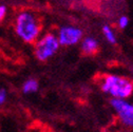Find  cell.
Listing matches in <instances>:
<instances>
[{
  "label": "cell",
  "mask_w": 133,
  "mask_h": 132,
  "mask_svg": "<svg viewBox=\"0 0 133 132\" xmlns=\"http://www.w3.org/2000/svg\"><path fill=\"white\" fill-rule=\"evenodd\" d=\"M5 97H6V94H5V91L3 89H0V105H2L5 101Z\"/></svg>",
  "instance_id": "obj_10"
},
{
  "label": "cell",
  "mask_w": 133,
  "mask_h": 132,
  "mask_svg": "<svg viewBox=\"0 0 133 132\" xmlns=\"http://www.w3.org/2000/svg\"><path fill=\"white\" fill-rule=\"evenodd\" d=\"M22 90H23L24 93L36 92L38 90V82H37V80H35V79H29V80H26L23 84Z\"/></svg>",
  "instance_id": "obj_8"
},
{
  "label": "cell",
  "mask_w": 133,
  "mask_h": 132,
  "mask_svg": "<svg viewBox=\"0 0 133 132\" xmlns=\"http://www.w3.org/2000/svg\"><path fill=\"white\" fill-rule=\"evenodd\" d=\"M82 31L81 29L73 25H65L62 27L58 32V41L60 45L70 47L78 43L82 38Z\"/></svg>",
  "instance_id": "obj_5"
},
{
  "label": "cell",
  "mask_w": 133,
  "mask_h": 132,
  "mask_svg": "<svg viewBox=\"0 0 133 132\" xmlns=\"http://www.w3.org/2000/svg\"><path fill=\"white\" fill-rule=\"evenodd\" d=\"M98 50V41L94 37H86L81 42V51L85 55H92Z\"/></svg>",
  "instance_id": "obj_6"
},
{
  "label": "cell",
  "mask_w": 133,
  "mask_h": 132,
  "mask_svg": "<svg viewBox=\"0 0 133 132\" xmlns=\"http://www.w3.org/2000/svg\"><path fill=\"white\" fill-rule=\"evenodd\" d=\"M102 90L115 98H128L133 93V82L126 77L107 75L101 85Z\"/></svg>",
  "instance_id": "obj_2"
},
{
  "label": "cell",
  "mask_w": 133,
  "mask_h": 132,
  "mask_svg": "<svg viewBox=\"0 0 133 132\" xmlns=\"http://www.w3.org/2000/svg\"><path fill=\"white\" fill-rule=\"evenodd\" d=\"M15 30L17 35L25 42H34L41 31L39 20L30 12H22L16 18Z\"/></svg>",
  "instance_id": "obj_1"
},
{
  "label": "cell",
  "mask_w": 133,
  "mask_h": 132,
  "mask_svg": "<svg viewBox=\"0 0 133 132\" xmlns=\"http://www.w3.org/2000/svg\"><path fill=\"white\" fill-rule=\"evenodd\" d=\"M110 104L122 124L126 127H133V105L128 103L126 98H115L112 97Z\"/></svg>",
  "instance_id": "obj_4"
},
{
  "label": "cell",
  "mask_w": 133,
  "mask_h": 132,
  "mask_svg": "<svg viewBox=\"0 0 133 132\" xmlns=\"http://www.w3.org/2000/svg\"><path fill=\"white\" fill-rule=\"evenodd\" d=\"M6 13V8L4 5H0V20H2Z\"/></svg>",
  "instance_id": "obj_11"
},
{
  "label": "cell",
  "mask_w": 133,
  "mask_h": 132,
  "mask_svg": "<svg viewBox=\"0 0 133 132\" xmlns=\"http://www.w3.org/2000/svg\"><path fill=\"white\" fill-rule=\"evenodd\" d=\"M103 34H104V36L108 42H110L111 44L116 43V35H115L114 31L111 29V27H109L107 24L104 25L103 27Z\"/></svg>",
  "instance_id": "obj_7"
},
{
  "label": "cell",
  "mask_w": 133,
  "mask_h": 132,
  "mask_svg": "<svg viewBox=\"0 0 133 132\" xmlns=\"http://www.w3.org/2000/svg\"><path fill=\"white\" fill-rule=\"evenodd\" d=\"M60 43L58 38L53 34L44 35L35 47V55L40 61H45L56 54Z\"/></svg>",
  "instance_id": "obj_3"
},
{
  "label": "cell",
  "mask_w": 133,
  "mask_h": 132,
  "mask_svg": "<svg viewBox=\"0 0 133 132\" xmlns=\"http://www.w3.org/2000/svg\"><path fill=\"white\" fill-rule=\"evenodd\" d=\"M117 24H118V28L121 30H125L129 24V18L125 15L121 16V17L118 18V20H117Z\"/></svg>",
  "instance_id": "obj_9"
}]
</instances>
